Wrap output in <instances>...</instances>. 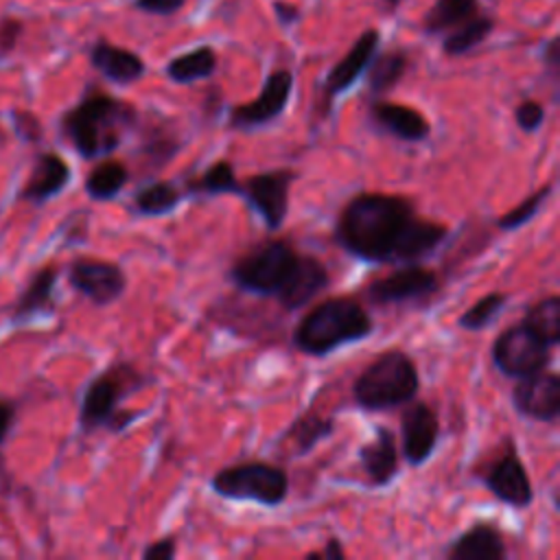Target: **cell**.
Segmentation results:
<instances>
[{
	"mask_svg": "<svg viewBox=\"0 0 560 560\" xmlns=\"http://www.w3.org/2000/svg\"><path fill=\"white\" fill-rule=\"evenodd\" d=\"M304 558L306 560H343L346 549H343L339 538H328L322 549H313V551L304 553Z\"/></svg>",
	"mask_w": 560,
	"mask_h": 560,
	"instance_id": "40",
	"label": "cell"
},
{
	"mask_svg": "<svg viewBox=\"0 0 560 560\" xmlns=\"http://www.w3.org/2000/svg\"><path fill=\"white\" fill-rule=\"evenodd\" d=\"M68 282L96 306L114 304L127 291L125 269L114 260L92 256H79L70 262Z\"/></svg>",
	"mask_w": 560,
	"mask_h": 560,
	"instance_id": "13",
	"label": "cell"
},
{
	"mask_svg": "<svg viewBox=\"0 0 560 560\" xmlns=\"http://www.w3.org/2000/svg\"><path fill=\"white\" fill-rule=\"evenodd\" d=\"M479 13V0H435L422 18V28L429 35L448 33Z\"/></svg>",
	"mask_w": 560,
	"mask_h": 560,
	"instance_id": "31",
	"label": "cell"
},
{
	"mask_svg": "<svg viewBox=\"0 0 560 560\" xmlns=\"http://www.w3.org/2000/svg\"><path fill=\"white\" fill-rule=\"evenodd\" d=\"M409 68V57L405 50H387L374 55L368 66V92L372 98H381L392 92Z\"/></svg>",
	"mask_w": 560,
	"mask_h": 560,
	"instance_id": "28",
	"label": "cell"
},
{
	"mask_svg": "<svg viewBox=\"0 0 560 560\" xmlns=\"http://www.w3.org/2000/svg\"><path fill=\"white\" fill-rule=\"evenodd\" d=\"M293 92V72L287 68H278L267 74L262 90L256 98L247 103H238L230 109L228 125L236 131H254L271 120H276L289 105Z\"/></svg>",
	"mask_w": 560,
	"mask_h": 560,
	"instance_id": "12",
	"label": "cell"
},
{
	"mask_svg": "<svg viewBox=\"0 0 560 560\" xmlns=\"http://www.w3.org/2000/svg\"><path fill=\"white\" fill-rule=\"evenodd\" d=\"M508 300L510 298L501 291H492V293L481 295L475 304H470L457 317V326L462 330H468V332H479V330L488 328L501 315V311L508 306Z\"/></svg>",
	"mask_w": 560,
	"mask_h": 560,
	"instance_id": "34",
	"label": "cell"
},
{
	"mask_svg": "<svg viewBox=\"0 0 560 560\" xmlns=\"http://www.w3.org/2000/svg\"><path fill=\"white\" fill-rule=\"evenodd\" d=\"M374 332V319L361 300L335 295L317 302L295 326L293 348L308 357H328Z\"/></svg>",
	"mask_w": 560,
	"mask_h": 560,
	"instance_id": "3",
	"label": "cell"
},
{
	"mask_svg": "<svg viewBox=\"0 0 560 560\" xmlns=\"http://www.w3.org/2000/svg\"><path fill=\"white\" fill-rule=\"evenodd\" d=\"M512 405L523 418L553 424L560 418V376L545 368L516 378V385L512 387Z\"/></svg>",
	"mask_w": 560,
	"mask_h": 560,
	"instance_id": "15",
	"label": "cell"
},
{
	"mask_svg": "<svg viewBox=\"0 0 560 560\" xmlns=\"http://www.w3.org/2000/svg\"><path fill=\"white\" fill-rule=\"evenodd\" d=\"M59 280L57 265H44L33 273L26 289L20 293L18 302L13 304L11 319L13 322H28L39 315H50L57 306L55 302V287Z\"/></svg>",
	"mask_w": 560,
	"mask_h": 560,
	"instance_id": "22",
	"label": "cell"
},
{
	"mask_svg": "<svg viewBox=\"0 0 560 560\" xmlns=\"http://www.w3.org/2000/svg\"><path fill=\"white\" fill-rule=\"evenodd\" d=\"M289 472L269 462H241L217 470L210 479L214 494L230 501H249L265 508H276L289 497Z\"/></svg>",
	"mask_w": 560,
	"mask_h": 560,
	"instance_id": "6",
	"label": "cell"
},
{
	"mask_svg": "<svg viewBox=\"0 0 560 560\" xmlns=\"http://www.w3.org/2000/svg\"><path fill=\"white\" fill-rule=\"evenodd\" d=\"M494 28V20L490 15H483V13H477L475 18H470L468 22L455 26L453 31H448L444 35V42H442V48L446 55L451 57H459V55H466L470 52L472 48H477Z\"/></svg>",
	"mask_w": 560,
	"mask_h": 560,
	"instance_id": "33",
	"label": "cell"
},
{
	"mask_svg": "<svg viewBox=\"0 0 560 560\" xmlns=\"http://www.w3.org/2000/svg\"><path fill=\"white\" fill-rule=\"evenodd\" d=\"M241 179L236 177V168L230 160H217L210 166H206L201 173L186 177L184 192L186 195H238Z\"/></svg>",
	"mask_w": 560,
	"mask_h": 560,
	"instance_id": "27",
	"label": "cell"
},
{
	"mask_svg": "<svg viewBox=\"0 0 560 560\" xmlns=\"http://www.w3.org/2000/svg\"><path fill=\"white\" fill-rule=\"evenodd\" d=\"M335 418L322 416L317 411H306L298 416L287 431L280 435V442L291 444L293 457H306L317 444L328 440L335 433Z\"/></svg>",
	"mask_w": 560,
	"mask_h": 560,
	"instance_id": "25",
	"label": "cell"
},
{
	"mask_svg": "<svg viewBox=\"0 0 560 560\" xmlns=\"http://www.w3.org/2000/svg\"><path fill=\"white\" fill-rule=\"evenodd\" d=\"M542 61L547 63L549 72L553 77H558V68H560V39L558 37H551L542 50Z\"/></svg>",
	"mask_w": 560,
	"mask_h": 560,
	"instance_id": "43",
	"label": "cell"
},
{
	"mask_svg": "<svg viewBox=\"0 0 560 560\" xmlns=\"http://www.w3.org/2000/svg\"><path fill=\"white\" fill-rule=\"evenodd\" d=\"M420 394L416 361L400 348L385 350L352 383V398L365 411L405 407Z\"/></svg>",
	"mask_w": 560,
	"mask_h": 560,
	"instance_id": "4",
	"label": "cell"
},
{
	"mask_svg": "<svg viewBox=\"0 0 560 560\" xmlns=\"http://www.w3.org/2000/svg\"><path fill=\"white\" fill-rule=\"evenodd\" d=\"M505 556V538L490 521L472 523L444 551V558L448 560H503Z\"/></svg>",
	"mask_w": 560,
	"mask_h": 560,
	"instance_id": "19",
	"label": "cell"
},
{
	"mask_svg": "<svg viewBox=\"0 0 560 560\" xmlns=\"http://www.w3.org/2000/svg\"><path fill=\"white\" fill-rule=\"evenodd\" d=\"M70 179H72L70 164L59 153L55 151L39 153L26 184L22 186L20 197L28 203L42 206L52 197H57L70 184Z\"/></svg>",
	"mask_w": 560,
	"mask_h": 560,
	"instance_id": "20",
	"label": "cell"
},
{
	"mask_svg": "<svg viewBox=\"0 0 560 560\" xmlns=\"http://www.w3.org/2000/svg\"><path fill=\"white\" fill-rule=\"evenodd\" d=\"M273 11H276V18L280 20V24H284V26L293 24V22L300 18V9H298L295 4L276 2V4H273Z\"/></svg>",
	"mask_w": 560,
	"mask_h": 560,
	"instance_id": "44",
	"label": "cell"
},
{
	"mask_svg": "<svg viewBox=\"0 0 560 560\" xmlns=\"http://www.w3.org/2000/svg\"><path fill=\"white\" fill-rule=\"evenodd\" d=\"M553 192V184L547 182L542 184L540 188H536L532 195H527L525 199H521L514 208H510L508 212H503L499 219H497V228L501 232H514L523 225H527L545 206V201L551 197Z\"/></svg>",
	"mask_w": 560,
	"mask_h": 560,
	"instance_id": "35",
	"label": "cell"
},
{
	"mask_svg": "<svg viewBox=\"0 0 560 560\" xmlns=\"http://www.w3.org/2000/svg\"><path fill=\"white\" fill-rule=\"evenodd\" d=\"M129 168L120 160H103L98 162L85 177V192L94 201L114 199L129 184Z\"/></svg>",
	"mask_w": 560,
	"mask_h": 560,
	"instance_id": "30",
	"label": "cell"
},
{
	"mask_svg": "<svg viewBox=\"0 0 560 560\" xmlns=\"http://www.w3.org/2000/svg\"><path fill=\"white\" fill-rule=\"evenodd\" d=\"M90 63L112 83L129 85L144 77L147 66L133 50L98 39L90 50Z\"/></svg>",
	"mask_w": 560,
	"mask_h": 560,
	"instance_id": "21",
	"label": "cell"
},
{
	"mask_svg": "<svg viewBox=\"0 0 560 560\" xmlns=\"http://www.w3.org/2000/svg\"><path fill=\"white\" fill-rule=\"evenodd\" d=\"M545 105L536 98H523L514 107V122L525 133H536L545 122Z\"/></svg>",
	"mask_w": 560,
	"mask_h": 560,
	"instance_id": "36",
	"label": "cell"
},
{
	"mask_svg": "<svg viewBox=\"0 0 560 560\" xmlns=\"http://www.w3.org/2000/svg\"><path fill=\"white\" fill-rule=\"evenodd\" d=\"M387 2H389V4H398L400 0H387Z\"/></svg>",
	"mask_w": 560,
	"mask_h": 560,
	"instance_id": "46",
	"label": "cell"
},
{
	"mask_svg": "<svg viewBox=\"0 0 560 560\" xmlns=\"http://www.w3.org/2000/svg\"><path fill=\"white\" fill-rule=\"evenodd\" d=\"M442 287L435 269H429L420 262L400 265L392 273L372 280L365 287V298L378 306L396 304H420L438 293Z\"/></svg>",
	"mask_w": 560,
	"mask_h": 560,
	"instance_id": "10",
	"label": "cell"
},
{
	"mask_svg": "<svg viewBox=\"0 0 560 560\" xmlns=\"http://www.w3.org/2000/svg\"><path fill=\"white\" fill-rule=\"evenodd\" d=\"M521 322L551 348L558 346L560 343V298L551 293L532 302L525 308V315Z\"/></svg>",
	"mask_w": 560,
	"mask_h": 560,
	"instance_id": "32",
	"label": "cell"
},
{
	"mask_svg": "<svg viewBox=\"0 0 560 560\" xmlns=\"http://www.w3.org/2000/svg\"><path fill=\"white\" fill-rule=\"evenodd\" d=\"M138 418H140V411H138V409H120V407H118V409L112 413V418L107 420L105 429L112 431V433H122V431H127Z\"/></svg>",
	"mask_w": 560,
	"mask_h": 560,
	"instance_id": "42",
	"label": "cell"
},
{
	"mask_svg": "<svg viewBox=\"0 0 560 560\" xmlns=\"http://www.w3.org/2000/svg\"><path fill=\"white\" fill-rule=\"evenodd\" d=\"M175 556H177V540L173 536H164L149 542L140 553L142 560H173Z\"/></svg>",
	"mask_w": 560,
	"mask_h": 560,
	"instance_id": "38",
	"label": "cell"
},
{
	"mask_svg": "<svg viewBox=\"0 0 560 560\" xmlns=\"http://www.w3.org/2000/svg\"><path fill=\"white\" fill-rule=\"evenodd\" d=\"M381 44V33L376 28H368L363 31L357 42L350 46V50L328 70L324 83H322V98L317 103L319 116L326 118L330 114V105L332 101L343 94L346 90H350L361 74H365L372 57L376 55Z\"/></svg>",
	"mask_w": 560,
	"mask_h": 560,
	"instance_id": "14",
	"label": "cell"
},
{
	"mask_svg": "<svg viewBox=\"0 0 560 560\" xmlns=\"http://www.w3.org/2000/svg\"><path fill=\"white\" fill-rule=\"evenodd\" d=\"M147 378L142 372L131 363H114L105 372L96 374L83 396L79 409V424L85 433L96 431L107 424L112 413L118 409V402L140 387H144Z\"/></svg>",
	"mask_w": 560,
	"mask_h": 560,
	"instance_id": "7",
	"label": "cell"
},
{
	"mask_svg": "<svg viewBox=\"0 0 560 560\" xmlns=\"http://www.w3.org/2000/svg\"><path fill=\"white\" fill-rule=\"evenodd\" d=\"M140 122V112L122 98L90 90L61 116V131L83 160L112 155Z\"/></svg>",
	"mask_w": 560,
	"mask_h": 560,
	"instance_id": "2",
	"label": "cell"
},
{
	"mask_svg": "<svg viewBox=\"0 0 560 560\" xmlns=\"http://www.w3.org/2000/svg\"><path fill=\"white\" fill-rule=\"evenodd\" d=\"M490 357L494 368L510 378H523L527 374L540 372L549 368L553 359L551 346L545 343L523 322L512 324L497 335L490 348Z\"/></svg>",
	"mask_w": 560,
	"mask_h": 560,
	"instance_id": "8",
	"label": "cell"
},
{
	"mask_svg": "<svg viewBox=\"0 0 560 560\" xmlns=\"http://www.w3.org/2000/svg\"><path fill=\"white\" fill-rule=\"evenodd\" d=\"M486 490L501 503L525 510L534 501V486L527 475V468L514 446V442L508 438L503 444V451L479 472Z\"/></svg>",
	"mask_w": 560,
	"mask_h": 560,
	"instance_id": "11",
	"label": "cell"
},
{
	"mask_svg": "<svg viewBox=\"0 0 560 560\" xmlns=\"http://www.w3.org/2000/svg\"><path fill=\"white\" fill-rule=\"evenodd\" d=\"M370 122L381 129L383 133L394 136L402 142H424L431 136V122L429 118L409 105L392 103L383 98H374L370 103Z\"/></svg>",
	"mask_w": 560,
	"mask_h": 560,
	"instance_id": "17",
	"label": "cell"
},
{
	"mask_svg": "<svg viewBox=\"0 0 560 560\" xmlns=\"http://www.w3.org/2000/svg\"><path fill=\"white\" fill-rule=\"evenodd\" d=\"M302 256L287 238H267L243 252L232 262L228 278L245 293L280 300L293 282Z\"/></svg>",
	"mask_w": 560,
	"mask_h": 560,
	"instance_id": "5",
	"label": "cell"
},
{
	"mask_svg": "<svg viewBox=\"0 0 560 560\" xmlns=\"http://www.w3.org/2000/svg\"><path fill=\"white\" fill-rule=\"evenodd\" d=\"M11 122H13V131L18 133L20 140L24 142H37L42 140V122L39 118L33 114V112H26V109H13L11 112Z\"/></svg>",
	"mask_w": 560,
	"mask_h": 560,
	"instance_id": "37",
	"label": "cell"
},
{
	"mask_svg": "<svg viewBox=\"0 0 560 560\" xmlns=\"http://www.w3.org/2000/svg\"><path fill=\"white\" fill-rule=\"evenodd\" d=\"M295 179L298 173L293 168H267L243 179L238 197L247 201L269 232H276L287 221L289 192Z\"/></svg>",
	"mask_w": 560,
	"mask_h": 560,
	"instance_id": "9",
	"label": "cell"
},
{
	"mask_svg": "<svg viewBox=\"0 0 560 560\" xmlns=\"http://www.w3.org/2000/svg\"><path fill=\"white\" fill-rule=\"evenodd\" d=\"M11 422H13V407L4 400H0V444L4 442L9 429H11Z\"/></svg>",
	"mask_w": 560,
	"mask_h": 560,
	"instance_id": "45",
	"label": "cell"
},
{
	"mask_svg": "<svg viewBox=\"0 0 560 560\" xmlns=\"http://www.w3.org/2000/svg\"><path fill=\"white\" fill-rule=\"evenodd\" d=\"M20 35H22V22L15 18H4L0 22V52L13 50Z\"/></svg>",
	"mask_w": 560,
	"mask_h": 560,
	"instance_id": "39",
	"label": "cell"
},
{
	"mask_svg": "<svg viewBox=\"0 0 560 560\" xmlns=\"http://www.w3.org/2000/svg\"><path fill=\"white\" fill-rule=\"evenodd\" d=\"M186 192L171 179H151L136 188L131 197V210L140 217H164L171 214Z\"/></svg>",
	"mask_w": 560,
	"mask_h": 560,
	"instance_id": "26",
	"label": "cell"
},
{
	"mask_svg": "<svg viewBox=\"0 0 560 560\" xmlns=\"http://www.w3.org/2000/svg\"><path fill=\"white\" fill-rule=\"evenodd\" d=\"M186 144V138L179 133L173 120H155L142 136L138 155L149 173L164 168Z\"/></svg>",
	"mask_w": 560,
	"mask_h": 560,
	"instance_id": "23",
	"label": "cell"
},
{
	"mask_svg": "<svg viewBox=\"0 0 560 560\" xmlns=\"http://www.w3.org/2000/svg\"><path fill=\"white\" fill-rule=\"evenodd\" d=\"M186 0H133V4L140 11L158 13V15H171L184 7Z\"/></svg>",
	"mask_w": 560,
	"mask_h": 560,
	"instance_id": "41",
	"label": "cell"
},
{
	"mask_svg": "<svg viewBox=\"0 0 560 560\" xmlns=\"http://www.w3.org/2000/svg\"><path fill=\"white\" fill-rule=\"evenodd\" d=\"M357 459L372 488H385L387 483H392L400 468L398 442L392 429L378 424L374 429V438L359 446Z\"/></svg>",
	"mask_w": 560,
	"mask_h": 560,
	"instance_id": "18",
	"label": "cell"
},
{
	"mask_svg": "<svg viewBox=\"0 0 560 560\" xmlns=\"http://www.w3.org/2000/svg\"><path fill=\"white\" fill-rule=\"evenodd\" d=\"M328 284H330L328 267L319 258L304 254L293 282L289 284L284 295L278 300V304L284 311H300L308 302H313L322 291H326Z\"/></svg>",
	"mask_w": 560,
	"mask_h": 560,
	"instance_id": "24",
	"label": "cell"
},
{
	"mask_svg": "<svg viewBox=\"0 0 560 560\" xmlns=\"http://www.w3.org/2000/svg\"><path fill=\"white\" fill-rule=\"evenodd\" d=\"M440 440V418L429 402L411 400L400 418L398 453L409 466H422L433 455Z\"/></svg>",
	"mask_w": 560,
	"mask_h": 560,
	"instance_id": "16",
	"label": "cell"
},
{
	"mask_svg": "<svg viewBox=\"0 0 560 560\" xmlns=\"http://www.w3.org/2000/svg\"><path fill=\"white\" fill-rule=\"evenodd\" d=\"M448 225L424 219L405 195L363 190L350 197L335 223V241L357 260L409 265L433 256Z\"/></svg>",
	"mask_w": 560,
	"mask_h": 560,
	"instance_id": "1",
	"label": "cell"
},
{
	"mask_svg": "<svg viewBox=\"0 0 560 560\" xmlns=\"http://www.w3.org/2000/svg\"><path fill=\"white\" fill-rule=\"evenodd\" d=\"M214 70H217V52L212 46H197L188 52L173 57L166 63V77L179 85L210 79Z\"/></svg>",
	"mask_w": 560,
	"mask_h": 560,
	"instance_id": "29",
	"label": "cell"
}]
</instances>
